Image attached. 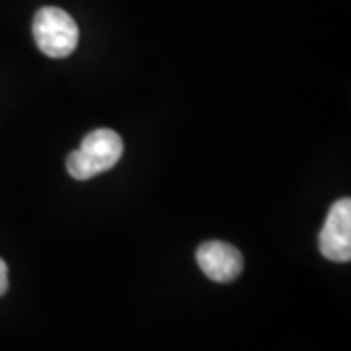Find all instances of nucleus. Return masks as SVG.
Wrapping results in <instances>:
<instances>
[{"mask_svg": "<svg viewBox=\"0 0 351 351\" xmlns=\"http://www.w3.org/2000/svg\"><path fill=\"white\" fill-rule=\"evenodd\" d=\"M318 246L322 256L330 262H350L351 260V199L336 201L322 226Z\"/></svg>", "mask_w": 351, "mask_h": 351, "instance_id": "3", "label": "nucleus"}, {"mask_svg": "<svg viewBox=\"0 0 351 351\" xmlns=\"http://www.w3.org/2000/svg\"><path fill=\"white\" fill-rule=\"evenodd\" d=\"M8 291V265L4 260H0V297Z\"/></svg>", "mask_w": 351, "mask_h": 351, "instance_id": "5", "label": "nucleus"}, {"mask_svg": "<svg viewBox=\"0 0 351 351\" xmlns=\"http://www.w3.org/2000/svg\"><path fill=\"white\" fill-rule=\"evenodd\" d=\"M123 154V141L112 129L88 133L80 149L69 154L66 170L75 180H90L113 168Z\"/></svg>", "mask_w": 351, "mask_h": 351, "instance_id": "1", "label": "nucleus"}, {"mask_svg": "<svg viewBox=\"0 0 351 351\" xmlns=\"http://www.w3.org/2000/svg\"><path fill=\"white\" fill-rule=\"evenodd\" d=\"M197 263L201 271L215 283H230L239 279L244 269V258L232 244L223 240H209L197 248Z\"/></svg>", "mask_w": 351, "mask_h": 351, "instance_id": "4", "label": "nucleus"}, {"mask_svg": "<svg viewBox=\"0 0 351 351\" xmlns=\"http://www.w3.org/2000/svg\"><path fill=\"white\" fill-rule=\"evenodd\" d=\"M34 38L43 55L64 59L78 45V25L69 12L45 6L34 18Z\"/></svg>", "mask_w": 351, "mask_h": 351, "instance_id": "2", "label": "nucleus"}]
</instances>
